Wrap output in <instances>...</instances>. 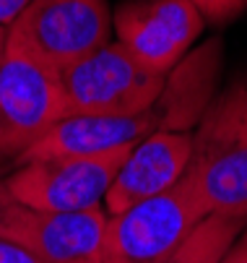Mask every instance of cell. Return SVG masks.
I'll use <instances>...</instances> for the list:
<instances>
[{
  "mask_svg": "<svg viewBox=\"0 0 247 263\" xmlns=\"http://www.w3.org/2000/svg\"><path fill=\"white\" fill-rule=\"evenodd\" d=\"M112 31L117 42L143 65L159 73H169L185 55L182 47L172 36V31L154 16L146 0H125L112 13Z\"/></svg>",
  "mask_w": 247,
  "mask_h": 263,
  "instance_id": "cell-10",
  "label": "cell"
},
{
  "mask_svg": "<svg viewBox=\"0 0 247 263\" xmlns=\"http://www.w3.org/2000/svg\"><path fill=\"white\" fill-rule=\"evenodd\" d=\"M130 148L91 157H52L18 164L6 185L34 211H84L104 206L110 185Z\"/></svg>",
  "mask_w": 247,
  "mask_h": 263,
  "instance_id": "cell-7",
  "label": "cell"
},
{
  "mask_svg": "<svg viewBox=\"0 0 247 263\" xmlns=\"http://www.w3.org/2000/svg\"><path fill=\"white\" fill-rule=\"evenodd\" d=\"M190 133H154L135 143L104 196V211L120 214L177 185L190 164Z\"/></svg>",
  "mask_w": 247,
  "mask_h": 263,
  "instance_id": "cell-9",
  "label": "cell"
},
{
  "mask_svg": "<svg viewBox=\"0 0 247 263\" xmlns=\"http://www.w3.org/2000/svg\"><path fill=\"white\" fill-rule=\"evenodd\" d=\"M167 73L135 60L120 42H107L60 70L68 115H133L161 91Z\"/></svg>",
  "mask_w": 247,
  "mask_h": 263,
  "instance_id": "cell-6",
  "label": "cell"
},
{
  "mask_svg": "<svg viewBox=\"0 0 247 263\" xmlns=\"http://www.w3.org/2000/svg\"><path fill=\"white\" fill-rule=\"evenodd\" d=\"M29 3H31V0H0V26L8 29V26L21 16V11H24Z\"/></svg>",
  "mask_w": 247,
  "mask_h": 263,
  "instance_id": "cell-15",
  "label": "cell"
},
{
  "mask_svg": "<svg viewBox=\"0 0 247 263\" xmlns=\"http://www.w3.org/2000/svg\"><path fill=\"white\" fill-rule=\"evenodd\" d=\"M242 235H244V240H247V227H244V232H242Z\"/></svg>",
  "mask_w": 247,
  "mask_h": 263,
  "instance_id": "cell-18",
  "label": "cell"
},
{
  "mask_svg": "<svg viewBox=\"0 0 247 263\" xmlns=\"http://www.w3.org/2000/svg\"><path fill=\"white\" fill-rule=\"evenodd\" d=\"M190 136L188 175L205 214L247 216V70L216 91Z\"/></svg>",
  "mask_w": 247,
  "mask_h": 263,
  "instance_id": "cell-2",
  "label": "cell"
},
{
  "mask_svg": "<svg viewBox=\"0 0 247 263\" xmlns=\"http://www.w3.org/2000/svg\"><path fill=\"white\" fill-rule=\"evenodd\" d=\"M0 263H45V260L13 240H0Z\"/></svg>",
  "mask_w": 247,
  "mask_h": 263,
  "instance_id": "cell-14",
  "label": "cell"
},
{
  "mask_svg": "<svg viewBox=\"0 0 247 263\" xmlns=\"http://www.w3.org/2000/svg\"><path fill=\"white\" fill-rule=\"evenodd\" d=\"M107 221L104 206L84 211H34L24 206L13 242L45 263H101Z\"/></svg>",
  "mask_w": 247,
  "mask_h": 263,
  "instance_id": "cell-8",
  "label": "cell"
},
{
  "mask_svg": "<svg viewBox=\"0 0 247 263\" xmlns=\"http://www.w3.org/2000/svg\"><path fill=\"white\" fill-rule=\"evenodd\" d=\"M6 36L57 73L112 42L107 0H31Z\"/></svg>",
  "mask_w": 247,
  "mask_h": 263,
  "instance_id": "cell-5",
  "label": "cell"
},
{
  "mask_svg": "<svg viewBox=\"0 0 247 263\" xmlns=\"http://www.w3.org/2000/svg\"><path fill=\"white\" fill-rule=\"evenodd\" d=\"M3 50H6V29L0 26V60H3Z\"/></svg>",
  "mask_w": 247,
  "mask_h": 263,
  "instance_id": "cell-17",
  "label": "cell"
},
{
  "mask_svg": "<svg viewBox=\"0 0 247 263\" xmlns=\"http://www.w3.org/2000/svg\"><path fill=\"white\" fill-rule=\"evenodd\" d=\"M21 214H24V203L13 198L6 180H0V240H13Z\"/></svg>",
  "mask_w": 247,
  "mask_h": 263,
  "instance_id": "cell-13",
  "label": "cell"
},
{
  "mask_svg": "<svg viewBox=\"0 0 247 263\" xmlns=\"http://www.w3.org/2000/svg\"><path fill=\"white\" fill-rule=\"evenodd\" d=\"M68 118L60 73L6 36L0 60V170H16L50 128Z\"/></svg>",
  "mask_w": 247,
  "mask_h": 263,
  "instance_id": "cell-3",
  "label": "cell"
},
{
  "mask_svg": "<svg viewBox=\"0 0 247 263\" xmlns=\"http://www.w3.org/2000/svg\"><path fill=\"white\" fill-rule=\"evenodd\" d=\"M193 3L205 18V24H216V26L234 21L247 8V0H193Z\"/></svg>",
  "mask_w": 247,
  "mask_h": 263,
  "instance_id": "cell-12",
  "label": "cell"
},
{
  "mask_svg": "<svg viewBox=\"0 0 247 263\" xmlns=\"http://www.w3.org/2000/svg\"><path fill=\"white\" fill-rule=\"evenodd\" d=\"M244 227L247 216L208 214L190 230V235L164 263H219L229 245L244 232Z\"/></svg>",
  "mask_w": 247,
  "mask_h": 263,
  "instance_id": "cell-11",
  "label": "cell"
},
{
  "mask_svg": "<svg viewBox=\"0 0 247 263\" xmlns=\"http://www.w3.org/2000/svg\"><path fill=\"white\" fill-rule=\"evenodd\" d=\"M208 216L190 175L169 191L110 214L101 263H164Z\"/></svg>",
  "mask_w": 247,
  "mask_h": 263,
  "instance_id": "cell-4",
  "label": "cell"
},
{
  "mask_svg": "<svg viewBox=\"0 0 247 263\" xmlns=\"http://www.w3.org/2000/svg\"><path fill=\"white\" fill-rule=\"evenodd\" d=\"M219 263H247V240H244V235H239L229 245V250L221 255Z\"/></svg>",
  "mask_w": 247,
  "mask_h": 263,
  "instance_id": "cell-16",
  "label": "cell"
},
{
  "mask_svg": "<svg viewBox=\"0 0 247 263\" xmlns=\"http://www.w3.org/2000/svg\"><path fill=\"white\" fill-rule=\"evenodd\" d=\"M221 40L190 47L167 73L159 97L133 115H68L26 154L24 162L52 157H91L133 148L154 133H190L219 91L224 50ZM21 162V164H24Z\"/></svg>",
  "mask_w": 247,
  "mask_h": 263,
  "instance_id": "cell-1",
  "label": "cell"
}]
</instances>
